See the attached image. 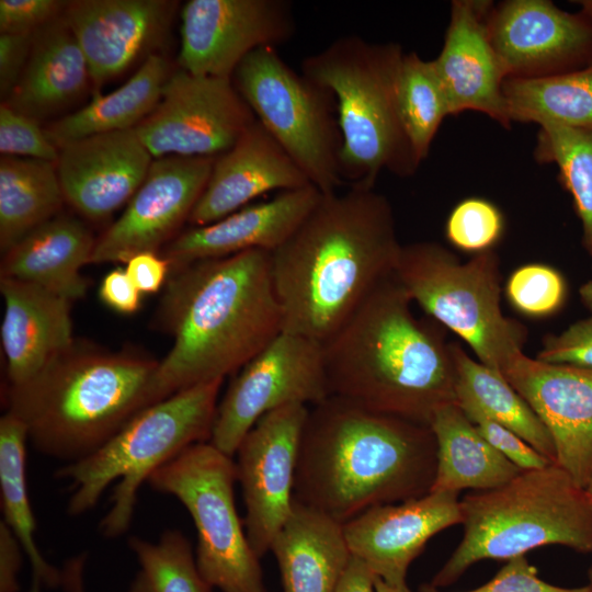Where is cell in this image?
Returning a JSON list of instances; mask_svg holds the SVG:
<instances>
[{"label":"cell","instance_id":"cell-1","mask_svg":"<svg viewBox=\"0 0 592 592\" xmlns=\"http://www.w3.org/2000/svg\"><path fill=\"white\" fill-rule=\"evenodd\" d=\"M401 247L386 196L363 187L322 193L271 252L283 331L325 343L395 275Z\"/></svg>","mask_w":592,"mask_h":592},{"label":"cell","instance_id":"cell-2","mask_svg":"<svg viewBox=\"0 0 592 592\" xmlns=\"http://www.w3.org/2000/svg\"><path fill=\"white\" fill-rule=\"evenodd\" d=\"M172 346L151 402L238 372L283 331L271 252L248 250L170 272L155 317Z\"/></svg>","mask_w":592,"mask_h":592},{"label":"cell","instance_id":"cell-3","mask_svg":"<svg viewBox=\"0 0 592 592\" xmlns=\"http://www.w3.org/2000/svg\"><path fill=\"white\" fill-rule=\"evenodd\" d=\"M435 473L430 425L330 396L309 408L294 500L345 524L373 506L428 494Z\"/></svg>","mask_w":592,"mask_h":592},{"label":"cell","instance_id":"cell-4","mask_svg":"<svg viewBox=\"0 0 592 592\" xmlns=\"http://www.w3.org/2000/svg\"><path fill=\"white\" fill-rule=\"evenodd\" d=\"M412 303L392 275L322 343L330 396L426 425L456 402L451 346Z\"/></svg>","mask_w":592,"mask_h":592},{"label":"cell","instance_id":"cell-5","mask_svg":"<svg viewBox=\"0 0 592 592\" xmlns=\"http://www.w3.org/2000/svg\"><path fill=\"white\" fill-rule=\"evenodd\" d=\"M159 362L75 339L30 379L9 385L7 412L42 454L73 463L95 452L152 405Z\"/></svg>","mask_w":592,"mask_h":592},{"label":"cell","instance_id":"cell-6","mask_svg":"<svg viewBox=\"0 0 592 592\" xmlns=\"http://www.w3.org/2000/svg\"><path fill=\"white\" fill-rule=\"evenodd\" d=\"M403 55L396 43H371L348 35L301 64V73L334 98L341 134L340 174L350 187L374 189L383 171L410 177L421 163L398 111Z\"/></svg>","mask_w":592,"mask_h":592},{"label":"cell","instance_id":"cell-7","mask_svg":"<svg viewBox=\"0 0 592 592\" xmlns=\"http://www.w3.org/2000/svg\"><path fill=\"white\" fill-rule=\"evenodd\" d=\"M460 511L463 537L431 588L454 583L480 560L508 561L542 546L592 553V498L556 463L467 493Z\"/></svg>","mask_w":592,"mask_h":592},{"label":"cell","instance_id":"cell-8","mask_svg":"<svg viewBox=\"0 0 592 592\" xmlns=\"http://www.w3.org/2000/svg\"><path fill=\"white\" fill-rule=\"evenodd\" d=\"M223 382L202 383L146 407L95 452L57 470L72 488L68 513L92 509L119 478L100 527L107 537L125 533L141 483L189 446L210 441Z\"/></svg>","mask_w":592,"mask_h":592},{"label":"cell","instance_id":"cell-9","mask_svg":"<svg viewBox=\"0 0 592 592\" xmlns=\"http://www.w3.org/2000/svg\"><path fill=\"white\" fill-rule=\"evenodd\" d=\"M395 275L412 301L465 341L482 364L502 375L523 353L526 328L503 315L493 250L462 262L434 241L402 244Z\"/></svg>","mask_w":592,"mask_h":592},{"label":"cell","instance_id":"cell-10","mask_svg":"<svg viewBox=\"0 0 592 592\" xmlns=\"http://www.w3.org/2000/svg\"><path fill=\"white\" fill-rule=\"evenodd\" d=\"M172 494L196 528L197 568L221 592H265L255 555L235 503L236 463L210 442L189 446L156 469L147 480Z\"/></svg>","mask_w":592,"mask_h":592},{"label":"cell","instance_id":"cell-11","mask_svg":"<svg viewBox=\"0 0 592 592\" xmlns=\"http://www.w3.org/2000/svg\"><path fill=\"white\" fill-rule=\"evenodd\" d=\"M231 79L255 118L309 182L323 194L337 192L344 182L333 95L294 71L271 46L247 55Z\"/></svg>","mask_w":592,"mask_h":592},{"label":"cell","instance_id":"cell-12","mask_svg":"<svg viewBox=\"0 0 592 592\" xmlns=\"http://www.w3.org/2000/svg\"><path fill=\"white\" fill-rule=\"evenodd\" d=\"M330 397L322 344L282 331L243 365L218 402L210 443L228 456L264 414Z\"/></svg>","mask_w":592,"mask_h":592},{"label":"cell","instance_id":"cell-13","mask_svg":"<svg viewBox=\"0 0 592 592\" xmlns=\"http://www.w3.org/2000/svg\"><path fill=\"white\" fill-rule=\"evenodd\" d=\"M231 78L170 75L161 98L135 130L153 159L217 157L255 121Z\"/></svg>","mask_w":592,"mask_h":592},{"label":"cell","instance_id":"cell-14","mask_svg":"<svg viewBox=\"0 0 592 592\" xmlns=\"http://www.w3.org/2000/svg\"><path fill=\"white\" fill-rule=\"evenodd\" d=\"M309 407L292 403L258 420L240 442L236 469L246 505L244 528L261 558L289 517L299 443Z\"/></svg>","mask_w":592,"mask_h":592},{"label":"cell","instance_id":"cell-15","mask_svg":"<svg viewBox=\"0 0 592 592\" xmlns=\"http://www.w3.org/2000/svg\"><path fill=\"white\" fill-rule=\"evenodd\" d=\"M294 33L285 0H190L181 10L179 65L196 76L232 78L251 52L276 47Z\"/></svg>","mask_w":592,"mask_h":592},{"label":"cell","instance_id":"cell-16","mask_svg":"<svg viewBox=\"0 0 592 592\" xmlns=\"http://www.w3.org/2000/svg\"><path fill=\"white\" fill-rule=\"evenodd\" d=\"M216 157L153 159L124 212L96 240L90 263L127 262L168 244L202 195Z\"/></svg>","mask_w":592,"mask_h":592},{"label":"cell","instance_id":"cell-17","mask_svg":"<svg viewBox=\"0 0 592 592\" xmlns=\"http://www.w3.org/2000/svg\"><path fill=\"white\" fill-rule=\"evenodd\" d=\"M487 31L506 79H536L592 65V23L547 0L490 7Z\"/></svg>","mask_w":592,"mask_h":592},{"label":"cell","instance_id":"cell-18","mask_svg":"<svg viewBox=\"0 0 592 592\" xmlns=\"http://www.w3.org/2000/svg\"><path fill=\"white\" fill-rule=\"evenodd\" d=\"M502 375L549 432L556 464L585 489L592 475V369L521 353Z\"/></svg>","mask_w":592,"mask_h":592},{"label":"cell","instance_id":"cell-19","mask_svg":"<svg viewBox=\"0 0 592 592\" xmlns=\"http://www.w3.org/2000/svg\"><path fill=\"white\" fill-rule=\"evenodd\" d=\"M177 7L167 0L68 1L62 18L84 54L91 83L100 89L140 57L152 55Z\"/></svg>","mask_w":592,"mask_h":592},{"label":"cell","instance_id":"cell-20","mask_svg":"<svg viewBox=\"0 0 592 592\" xmlns=\"http://www.w3.org/2000/svg\"><path fill=\"white\" fill-rule=\"evenodd\" d=\"M462 522L458 493L441 491L373 506L343 524V532L351 554L397 585L406 583L410 563L430 538Z\"/></svg>","mask_w":592,"mask_h":592},{"label":"cell","instance_id":"cell-21","mask_svg":"<svg viewBox=\"0 0 592 592\" xmlns=\"http://www.w3.org/2000/svg\"><path fill=\"white\" fill-rule=\"evenodd\" d=\"M152 160L132 128L64 145L56 169L65 201L86 218L102 220L130 201Z\"/></svg>","mask_w":592,"mask_h":592},{"label":"cell","instance_id":"cell-22","mask_svg":"<svg viewBox=\"0 0 592 592\" xmlns=\"http://www.w3.org/2000/svg\"><path fill=\"white\" fill-rule=\"evenodd\" d=\"M492 3L453 1L442 49L432 61L451 115L479 112L509 128L512 123L503 94L506 78L487 31Z\"/></svg>","mask_w":592,"mask_h":592},{"label":"cell","instance_id":"cell-23","mask_svg":"<svg viewBox=\"0 0 592 592\" xmlns=\"http://www.w3.org/2000/svg\"><path fill=\"white\" fill-rule=\"evenodd\" d=\"M321 196L312 184L283 191L266 202L246 205L212 224L192 226L166 244L160 255L172 272L196 261L248 250L273 252L292 236Z\"/></svg>","mask_w":592,"mask_h":592},{"label":"cell","instance_id":"cell-24","mask_svg":"<svg viewBox=\"0 0 592 592\" xmlns=\"http://www.w3.org/2000/svg\"><path fill=\"white\" fill-rule=\"evenodd\" d=\"M311 184L272 135L255 119L236 144L215 158L189 223L204 226L249 205L270 191Z\"/></svg>","mask_w":592,"mask_h":592},{"label":"cell","instance_id":"cell-25","mask_svg":"<svg viewBox=\"0 0 592 592\" xmlns=\"http://www.w3.org/2000/svg\"><path fill=\"white\" fill-rule=\"evenodd\" d=\"M0 291L4 303L1 342L9 385H18L73 343L72 303L15 278L0 277Z\"/></svg>","mask_w":592,"mask_h":592},{"label":"cell","instance_id":"cell-26","mask_svg":"<svg viewBox=\"0 0 592 592\" xmlns=\"http://www.w3.org/2000/svg\"><path fill=\"white\" fill-rule=\"evenodd\" d=\"M95 242L80 219L60 213L2 254L0 277L35 284L72 303L87 293L80 269L90 263Z\"/></svg>","mask_w":592,"mask_h":592},{"label":"cell","instance_id":"cell-27","mask_svg":"<svg viewBox=\"0 0 592 592\" xmlns=\"http://www.w3.org/2000/svg\"><path fill=\"white\" fill-rule=\"evenodd\" d=\"M89 82L84 54L61 15L34 34L25 69L2 103L38 122L73 103Z\"/></svg>","mask_w":592,"mask_h":592},{"label":"cell","instance_id":"cell-28","mask_svg":"<svg viewBox=\"0 0 592 592\" xmlns=\"http://www.w3.org/2000/svg\"><path fill=\"white\" fill-rule=\"evenodd\" d=\"M270 550L284 592H334L352 557L343 524L295 500Z\"/></svg>","mask_w":592,"mask_h":592},{"label":"cell","instance_id":"cell-29","mask_svg":"<svg viewBox=\"0 0 592 592\" xmlns=\"http://www.w3.org/2000/svg\"><path fill=\"white\" fill-rule=\"evenodd\" d=\"M430 428L436 442V473L430 492L490 490L522 471L482 437L456 402L440 408Z\"/></svg>","mask_w":592,"mask_h":592},{"label":"cell","instance_id":"cell-30","mask_svg":"<svg viewBox=\"0 0 592 592\" xmlns=\"http://www.w3.org/2000/svg\"><path fill=\"white\" fill-rule=\"evenodd\" d=\"M169 76L166 58L152 54L122 87L95 92L90 103L50 124L45 134L59 149L91 135L135 128L158 104Z\"/></svg>","mask_w":592,"mask_h":592},{"label":"cell","instance_id":"cell-31","mask_svg":"<svg viewBox=\"0 0 592 592\" xmlns=\"http://www.w3.org/2000/svg\"><path fill=\"white\" fill-rule=\"evenodd\" d=\"M449 346L456 375V403L478 409L556 463L549 432L503 375L469 356L458 343H449Z\"/></svg>","mask_w":592,"mask_h":592},{"label":"cell","instance_id":"cell-32","mask_svg":"<svg viewBox=\"0 0 592 592\" xmlns=\"http://www.w3.org/2000/svg\"><path fill=\"white\" fill-rule=\"evenodd\" d=\"M65 202L56 163L1 156V253L7 252L35 228L60 214Z\"/></svg>","mask_w":592,"mask_h":592},{"label":"cell","instance_id":"cell-33","mask_svg":"<svg viewBox=\"0 0 592 592\" xmlns=\"http://www.w3.org/2000/svg\"><path fill=\"white\" fill-rule=\"evenodd\" d=\"M25 425L5 412L0 419V490L3 521L19 540L31 563L30 592L61 585V570L50 565L36 546L35 519L25 478Z\"/></svg>","mask_w":592,"mask_h":592},{"label":"cell","instance_id":"cell-34","mask_svg":"<svg viewBox=\"0 0 592 592\" xmlns=\"http://www.w3.org/2000/svg\"><path fill=\"white\" fill-rule=\"evenodd\" d=\"M503 94L512 122L592 128V65L536 79H506Z\"/></svg>","mask_w":592,"mask_h":592},{"label":"cell","instance_id":"cell-35","mask_svg":"<svg viewBox=\"0 0 592 592\" xmlns=\"http://www.w3.org/2000/svg\"><path fill=\"white\" fill-rule=\"evenodd\" d=\"M397 102L406 135L422 162L443 119L451 115L432 60H424L415 53H405L398 75Z\"/></svg>","mask_w":592,"mask_h":592},{"label":"cell","instance_id":"cell-36","mask_svg":"<svg viewBox=\"0 0 592 592\" xmlns=\"http://www.w3.org/2000/svg\"><path fill=\"white\" fill-rule=\"evenodd\" d=\"M534 156L558 167L582 224L584 248L592 257V128L540 125Z\"/></svg>","mask_w":592,"mask_h":592},{"label":"cell","instance_id":"cell-37","mask_svg":"<svg viewBox=\"0 0 592 592\" xmlns=\"http://www.w3.org/2000/svg\"><path fill=\"white\" fill-rule=\"evenodd\" d=\"M128 543L140 567L128 592H212L180 531L163 532L157 543L136 536Z\"/></svg>","mask_w":592,"mask_h":592},{"label":"cell","instance_id":"cell-38","mask_svg":"<svg viewBox=\"0 0 592 592\" xmlns=\"http://www.w3.org/2000/svg\"><path fill=\"white\" fill-rule=\"evenodd\" d=\"M504 291L510 305L531 318L556 314L567 296L566 281L560 272L542 263L524 264L515 269Z\"/></svg>","mask_w":592,"mask_h":592},{"label":"cell","instance_id":"cell-39","mask_svg":"<svg viewBox=\"0 0 592 592\" xmlns=\"http://www.w3.org/2000/svg\"><path fill=\"white\" fill-rule=\"evenodd\" d=\"M503 230L501 210L481 197H468L459 202L452 209L445 225V236L449 243L474 255L492 250Z\"/></svg>","mask_w":592,"mask_h":592},{"label":"cell","instance_id":"cell-40","mask_svg":"<svg viewBox=\"0 0 592 592\" xmlns=\"http://www.w3.org/2000/svg\"><path fill=\"white\" fill-rule=\"evenodd\" d=\"M1 156L31 158L56 163L58 148L48 139L37 121L23 115L5 103L0 106Z\"/></svg>","mask_w":592,"mask_h":592},{"label":"cell","instance_id":"cell-41","mask_svg":"<svg viewBox=\"0 0 592 592\" xmlns=\"http://www.w3.org/2000/svg\"><path fill=\"white\" fill-rule=\"evenodd\" d=\"M459 408L475 424L482 437L521 470L544 468L553 463L519 434L491 420L478 409L471 406H459Z\"/></svg>","mask_w":592,"mask_h":592},{"label":"cell","instance_id":"cell-42","mask_svg":"<svg viewBox=\"0 0 592 592\" xmlns=\"http://www.w3.org/2000/svg\"><path fill=\"white\" fill-rule=\"evenodd\" d=\"M536 360L592 369V315L544 338Z\"/></svg>","mask_w":592,"mask_h":592},{"label":"cell","instance_id":"cell-43","mask_svg":"<svg viewBox=\"0 0 592 592\" xmlns=\"http://www.w3.org/2000/svg\"><path fill=\"white\" fill-rule=\"evenodd\" d=\"M67 3L60 0H1L0 33L34 34L60 18Z\"/></svg>","mask_w":592,"mask_h":592},{"label":"cell","instance_id":"cell-44","mask_svg":"<svg viewBox=\"0 0 592 592\" xmlns=\"http://www.w3.org/2000/svg\"><path fill=\"white\" fill-rule=\"evenodd\" d=\"M479 589L481 592H590L588 585L561 588L543 581L525 555L509 559L498 573Z\"/></svg>","mask_w":592,"mask_h":592},{"label":"cell","instance_id":"cell-45","mask_svg":"<svg viewBox=\"0 0 592 592\" xmlns=\"http://www.w3.org/2000/svg\"><path fill=\"white\" fill-rule=\"evenodd\" d=\"M34 34H0V94L2 102L9 98L25 69Z\"/></svg>","mask_w":592,"mask_h":592},{"label":"cell","instance_id":"cell-46","mask_svg":"<svg viewBox=\"0 0 592 592\" xmlns=\"http://www.w3.org/2000/svg\"><path fill=\"white\" fill-rule=\"evenodd\" d=\"M125 271L141 294H153L166 285L170 265L156 252H141L126 262Z\"/></svg>","mask_w":592,"mask_h":592},{"label":"cell","instance_id":"cell-47","mask_svg":"<svg viewBox=\"0 0 592 592\" xmlns=\"http://www.w3.org/2000/svg\"><path fill=\"white\" fill-rule=\"evenodd\" d=\"M100 298L119 314H134L139 309L141 293L136 288L125 270L115 269L102 280Z\"/></svg>","mask_w":592,"mask_h":592},{"label":"cell","instance_id":"cell-48","mask_svg":"<svg viewBox=\"0 0 592 592\" xmlns=\"http://www.w3.org/2000/svg\"><path fill=\"white\" fill-rule=\"evenodd\" d=\"M23 549L9 528L0 523V592H19L18 573L20 571Z\"/></svg>","mask_w":592,"mask_h":592},{"label":"cell","instance_id":"cell-49","mask_svg":"<svg viewBox=\"0 0 592 592\" xmlns=\"http://www.w3.org/2000/svg\"><path fill=\"white\" fill-rule=\"evenodd\" d=\"M334 592H375V574L352 555Z\"/></svg>","mask_w":592,"mask_h":592},{"label":"cell","instance_id":"cell-50","mask_svg":"<svg viewBox=\"0 0 592 592\" xmlns=\"http://www.w3.org/2000/svg\"><path fill=\"white\" fill-rule=\"evenodd\" d=\"M84 565L86 555H79L66 561L61 570V587L65 592H86Z\"/></svg>","mask_w":592,"mask_h":592},{"label":"cell","instance_id":"cell-51","mask_svg":"<svg viewBox=\"0 0 592 592\" xmlns=\"http://www.w3.org/2000/svg\"><path fill=\"white\" fill-rule=\"evenodd\" d=\"M375 592H412L407 583L402 584H389L375 576Z\"/></svg>","mask_w":592,"mask_h":592},{"label":"cell","instance_id":"cell-52","mask_svg":"<svg viewBox=\"0 0 592 592\" xmlns=\"http://www.w3.org/2000/svg\"><path fill=\"white\" fill-rule=\"evenodd\" d=\"M579 296L583 306L592 315V280L585 282L580 286Z\"/></svg>","mask_w":592,"mask_h":592},{"label":"cell","instance_id":"cell-53","mask_svg":"<svg viewBox=\"0 0 592 592\" xmlns=\"http://www.w3.org/2000/svg\"><path fill=\"white\" fill-rule=\"evenodd\" d=\"M581 7V13L592 23V0L578 1Z\"/></svg>","mask_w":592,"mask_h":592},{"label":"cell","instance_id":"cell-54","mask_svg":"<svg viewBox=\"0 0 592 592\" xmlns=\"http://www.w3.org/2000/svg\"><path fill=\"white\" fill-rule=\"evenodd\" d=\"M422 592H441L439 591L437 589L435 588H431L429 587L428 584L422 587ZM466 592H481L479 588L475 589V590H470V591H466Z\"/></svg>","mask_w":592,"mask_h":592},{"label":"cell","instance_id":"cell-55","mask_svg":"<svg viewBox=\"0 0 592 592\" xmlns=\"http://www.w3.org/2000/svg\"><path fill=\"white\" fill-rule=\"evenodd\" d=\"M585 491L588 492V494L592 498V475L590 477V480L588 482V486L585 488Z\"/></svg>","mask_w":592,"mask_h":592},{"label":"cell","instance_id":"cell-56","mask_svg":"<svg viewBox=\"0 0 592 592\" xmlns=\"http://www.w3.org/2000/svg\"><path fill=\"white\" fill-rule=\"evenodd\" d=\"M590 589V592H592V567L589 571V583L587 584Z\"/></svg>","mask_w":592,"mask_h":592}]
</instances>
